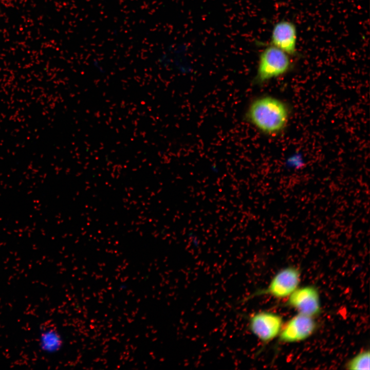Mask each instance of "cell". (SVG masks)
<instances>
[{
	"label": "cell",
	"instance_id": "6da1fadb",
	"mask_svg": "<svg viewBox=\"0 0 370 370\" xmlns=\"http://www.w3.org/2000/svg\"><path fill=\"white\" fill-rule=\"evenodd\" d=\"M250 122L259 130L267 134H275L286 125L289 110L281 100L265 96L254 100L247 113Z\"/></svg>",
	"mask_w": 370,
	"mask_h": 370
},
{
	"label": "cell",
	"instance_id": "7a4b0ae2",
	"mask_svg": "<svg viewBox=\"0 0 370 370\" xmlns=\"http://www.w3.org/2000/svg\"><path fill=\"white\" fill-rule=\"evenodd\" d=\"M291 66L290 55L268 44L259 56L257 79L263 82L278 77L286 73Z\"/></svg>",
	"mask_w": 370,
	"mask_h": 370
},
{
	"label": "cell",
	"instance_id": "3957f363",
	"mask_svg": "<svg viewBox=\"0 0 370 370\" xmlns=\"http://www.w3.org/2000/svg\"><path fill=\"white\" fill-rule=\"evenodd\" d=\"M301 276L299 268L293 266L284 268L275 274L267 287L256 291L244 301L265 294L278 299L287 298L299 287Z\"/></svg>",
	"mask_w": 370,
	"mask_h": 370
},
{
	"label": "cell",
	"instance_id": "277c9868",
	"mask_svg": "<svg viewBox=\"0 0 370 370\" xmlns=\"http://www.w3.org/2000/svg\"><path fill=\"white\" fill-rule=\"evenodd\" d=\"M283 324L282 316L268 311L253 313L248 319L250 331L264 344H267L278 337Z\"/></svg>",
	"mask_w": 370,
	"mask_h": 370
},
{
	"label": "cell",
	"instance_id": "5b68a950",
	"mask_svg": "<svg viewBox=\"0 0 370 370\" xmlns=\"http://www.w3.org/2000/svg\"><path fill=\"white\" fill-rule=\"evenodd\" d=\"M314 318L298 313L283 324L278 336L282 343H295L310 337L317 329Z\"/></svg>",
	"mask_w": 370,
	"mask_h": 370
},
{
	"label": "cell",
	"instance_id": "8992f818",
	"mask_svg": "<svg viewBox=\"0 0 370 370\" xmlns=\"http://www.w3.org/2000/svg\"><path fill=\"white\" fill-rule=\"evenodd\" d=\"M287 298L286 305L299 313L314 318L321 312L320 294L314 286L299 287Z\"/></svg>",
	"mask_w": 370,
	"mask_h": 370
},
{
	"label": "cell",
	"instance_id": "52a82bcc",
	"mask_svg": "<svg viewBox=\"0 0 370 370\" xmlns=\"http://www.w3.org/2000/svg\"><path fill=\"white\" fill-rule=\"evenodd\" d=\"M297 43L298 31L293 22L282 20L274 25L268 45L292 56L297 54Z\"/></svg>",
	"mask_w": 370,
	"mask_h": 370
},
{
	"label": "cell",
	"instance_id": "ba28073f",
	"mask_svg": "<svg viewBox=\"0 0 370 370\" xmlns=\"http://www.w3.org/2000/svg\"><path fill=\"white\" fill-rule=\"evenodd\" d=\"M38 344L42 351L47 354H53L62 349L64 341L58 330L52 328H48L42 330L41 332Z\"/></svg>",
	"mask_w": 370,
	"mask_h": 370
},
{
	"label": "cell",
	"instance_id": "9c48e42d",
	"mask_svg": "<svg viewBox=\"0 0 370 370\" xmlns=\"http://www.w3.org/2000/svg\"><path fill=\"white\" fill-rule=\"evenodd\" d=\"M369 350L360 351L347 362L346 368L350 370L369 369Z\"/></svg>",
	"mask_w": 370,
	"mask_h": 370
}]
</instances>
